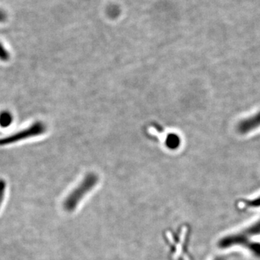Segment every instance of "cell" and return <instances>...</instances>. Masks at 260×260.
Returning a JSON list of instances; mask_svg holds the SVG:
<instances>
[{
  "mask_svg": "<svg viewBox=\"0 0 260 260\" xmlns=\"http://www.w3.org/2000/svg\"><path fill=\"white\" fill-rule=\"evenodd\" d=\"M98 181H99V178L96 174L93 173H90L88 175L85 176L78 187L73 189L64 200L63 203L64 210L68 212H72L76 209L80 201H82L84 197L95 187Z\"/></svg>",
  "mask_w": 260,
  "mask_h": 260,
  "instance_id": "obj_1",
  "label": "cell"
},
{
  "mask_svg": "<svg viewBox=\"0 0 260 260\" xmlns=\"http://www.w3.org/2000/svg\"><path fill=\"white\" fill-rule=\"evenodd\" d=\"M47 130V126L42 121L34 123L26 129L15 133V134L9 135L0 139V146H6L15 144L23 140L34 138L44 134Z\"/></svg>",
  "mask_w": 260,
  "mask_h": 260,
  "instance_id": "obj_2",
  "label": "cell"
},
{
  "mask_svg": "<svg viewBox=\"0 0 260 260\" xmlns=\"http://www.w3.org/2000/svg\"><path fill=\"white\" fill-rule=\"evenodd\" d=\"M219 247L227 249L234 246H241L250 251L253 255L260 259V242H253L248 237H244L242 234H237L220 239L218 242Z\"/></svg>",
  "mask_w": 260,
  "mask_h": 260,
  "instance_id": "obj_3",
  "label": "cell"
},
{
  "mask_svg": "<svg viewBox=\"0 0 260 260\" xmlns=\"http://www.w3.org/2000/svg\"><path fill=\"white\" fill-rule=\"evenodd\" d=\"M260 127V112L242 119L237 124V131L246 135Z\"/></svg>",
  "mask_w": 260,
  "mask_h": 260,
  "instance_id": "obj_4",
  "label": "cell"
},
{
  "mask_svg": "<svg viewBox=\"0 0 260 260\" xmlns=\"http://www.w3.org/2000/svg\"><path fill=\"white\" fill-rule=\"evenodd\" d=\"M246 237H250L251 236L259 235L260 234V219L255 223H253L251 226L246 228L242 233H239Z\"/></svg>",
  "mask_w": 260,
  "mask_h": 260,
  "instance_id": "obj_5",
  "label": "cell"
},
{
  "mask_svg": "<svg viewBox=\"0 0 260 260\" xmlns=\"http://www.w3.org/2000/svg\"><path fill=\"white\" fill-rule=\"evenodd\" d=\"M13 122V116L9 112H4L0 114V125L3 127L8 126Z\"/></svg>",
  "mask_w": 260,
  "mask_h": 260,
  "instance_id": "obj_6",
  "label": "cell"
},
{
  "mask_svg": "<svg viewBox=\"0 0 260 260\" xmlns=\"http://www.w3.org/2000/svg\"><path fill=\"white\" fill-rule=\"evenodd\" d=\"M244 205L246 208H259L260 207V197L255 199L251 200H246L244 201Z\"/></svg>",
  "mask_w": 260,
  "mask_h": 260,
  "instance_id": "obj_7",
  "label": "cell"
},
{
  "mask_svg": "<svg viewBox=\"0 0 260 260\" xmlns=\"http://www.w3.org/2000/svg\"><path fill=\"white\" fill-rule=\"evenodd\" d=\"M10 59V54L5 47L0 44V60L8 61Z\"/></svg>",
  "mask_w": 260,
  "mask_h": 260,
  "instance_id": "obj_8",
  "label": "cell"
},
{
  "mask_svg": "<svg viewBox=\"0 0 260 260\" xmlns=\"http://www.w3.org/2000/svg\"><path fill=\"white\" fill-rule=\"evenodd\" d=\"M5 189H6V183L4 180H0V206L4 200Z\"/></svg>",
  "mask_w": 260,
  "mask_h": 260,
  "instance_id": "obj_9",
  "label": "cell"
},
{
  "mask_svg": "<svg viewBox=\"0 0 260 260\" xmlns=\"http://www.w3.org/2000/svg\"><path fill=\"white\" fill-rule=\"evenodd\" d=\"M214 260H226V259H225L224 257H218L216 258V259H215Z\"/></svg>",
  "mask_w": 260,
  "mask_h": 260,
  "instance_id": "obj_10",
  "label": "cell"
}]
</instances>
